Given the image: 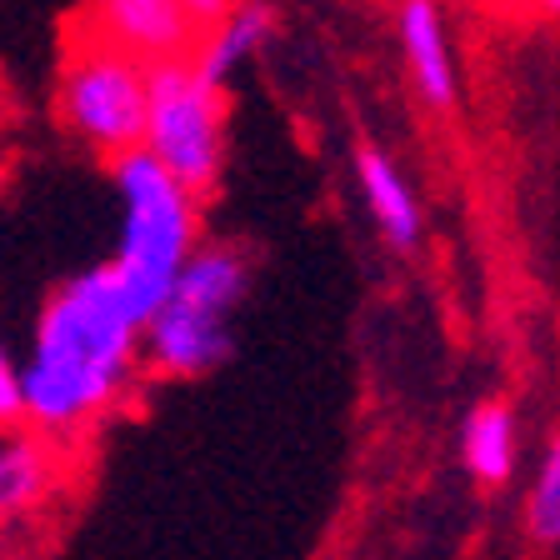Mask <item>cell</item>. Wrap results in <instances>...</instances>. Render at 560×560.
Masks as SVG:
<instances>
[{
	"label": "cell",
	"instance_id": "277c9868",
	"mask_svg": "<svg viewBox=\"0 0 560 560\" xmlns=\"http://www.w3.org/2000/svg\"><path fill=\"white\" fill-rule=\"evenodd\" d=\"M140 151L151 155L175 186L190 196H210L225 165V101L200 81L190 60H165L151 66L145 85V130Z\"/></svg>",
	"mask_w": 560,
	"mask_h": 560
},
{
	"label": "cell",
	"instance_id": "4fadbf2b",
	"mask_svg": "<svg viewBox=\"0 0 560 560\" xmlns=\"http://www.w3.org/2000/svg\"><path fill=\"white\" fill-rule=\"evenodd\" d=\"M15 425H21V371L0 340V431H15Z\"/></svg>",
	"mask_w": 560,
	"mask_h": 560
},
{
	"label": "cell",
	"instance_id": "7c38bea8",
	"mask_svg": "<svg viewBox=\"0 0 560 560\" xmlns=\"http://www.w3.org/2000/svg\"><path fill=\"white\" fill-rule=\"evenodd\" d=\"M530 536L540 546H560V431L540 451L536 490H530Z\"/></svg>",
	"mask_w": 560,
	"mask_h": 560
},
{
	"label": "cell",
	"instance_id": "3957f363",
	"mask_svg": "<svg viewBox=\"0 0 560 560\" xmlns=\"http://www.w3.org/2000/svg\"><path fill=\"white\" fill-rule=\"evenodd\" d=\"M116 196H120V231H116V256L105 266L116 270L120 295L145 326L171 295L190 250L200 245L196 196L186 186H175L145 151H130L116 161Z\"/></svg>",
	"mask_w": 560,
	"mask_h": 560
},
{
	"label": "cell",
	"instance_id": "6da1fadb",
	"mask_svg": "<svg viewBox=\"0 0 560 560\" xmlns=\"http://www.w3.org/2000/svg\"><path fill=\"white\" fill-rule=\"evenodd\" d=\"M140 365V320L110 266L66 276L35 315L21 371V425L60 441L126 396Z\"/></svg>",
	"mask_w": 560,
	"mask_h": 560
},
{
	"label": "cell",
	"instance_id": "9c48e42d",
	"mask_svg": "<svg viewBox=\"0 0 560 560\" xmlns=\"http://www.w3.org/2000/svg\"><path fill=\"white\" fill-rule=\"evenodd\" d=\"M270 31H276V15H270V5H260V0H250V5H235V11L225 15L221 25H210V31L200 35V46L190 50V70H196L210 91H225V81H231L235 70L250 66V60L266 50Z\"/></svg>",
	"mask_w": 560,
	"mask_h": 560
},
{
	"label": "cell",
	"instance_id": "5bb4252c",
	"mask_svg": "<svg viewBox=\"0 0 560 560\" xmlns=\"http://www.w3.org/2000/svg\"><path fill=\"white\" fill-rule=\"evenodd\" d=\"M540 15H550V21H560V0H530Z\"/></svg>",
	"mask_w": 560,
	"mask_h": 560
},
{
	"label": "cell",
	"instance_id": "52a82bcc",
	"mask_svg": "<svg viewBox=\"0 0 560 560\" xmlns=\"http://www.w3.org/2000/svg\"><path fill=\"white\" fill-rule=\"evenodd\" d=\"M400 31V56H406L410 85L431 110H451L455 105V56L451 35H445V15L435 0H400L396 15Z\"/></svg>",
	"mask_w": 560,
	"mask_h": 560
},
{
	"label": "cell",
	"instance_id": "30bf717a",
	"mask_svg": "<svg viewBox=\"0 0 560 560\" xmlns=\"http://www.w3.org/2000/svg\"><path fill=\"white\" fill-rule=\"evenodd\" d=\"M56 486V455L35 431H0V521L25 515Z\"/></svg>",
	"mask_w": 560,
	"mask_h": 560
},
{
	"label": "cell",
	"instance_id": "7a4b0ae2",
	"mask_svg": "<svg viewBox=\"0 0 560 560\" xmlns=\"http://www.w3.org/2000/svg\"><path fill=\"white\" fill-rule=\"evenodd\" d=\"M245 285H250V260L235 245H196L161 311L140 326V361L175 381L221 371L235 355L231 315L245 301Z\"/></svg>",
	"mask_w": 560,
	"mask_h": 560
},
{
	"label": "cell",
	"instance_id": "ba28073f",
	"mask_svg": "<svg viewBox=\"0 0 560 560\" xmlns=\"http://www.w3.org/2000/svg\"><path fill=\"white\" fill-rule=\"evenodd\" d=\"M355 186H361V200H365V210H371L375 231L385 235V245H390V250H416L420 231H425L420 196L410 190L400 165L390 161L381 145H371V140L355 145Z\"/></svg>",
	"mask_w": 560,
	"mask_h": 560
},
{
	"label": "cell",
	"instance_id": "8fae6325",
	"mask_svg": "<svg viewBox=\"0 0 560 560\" xmlns=\"http://www.w3.org/2000/svg\"><path fill=\"white\" fill-rule=\"evenodd\" d=\"M515 416L505 400H480L476 410L460 425V455H466V470L480 480V486H505L515 476Z\"/></svg>",
	"mask_w": 560,
	"mask_h": 560
},
{
	"label": "cell",
	"instance_id": "8992f818",
	"mask_svg": "<svg viewBox=\"0 0 560 560\" xmlns=\"http://www.w3.org/2000/svg\"><path fill=\"white\" fill-rule=\"evenodd\" d=\"M91 25L95 40L116 46L140 66L190 60V50L200 46L186 0H91Z\"/></svg>",
	"mask_w": 560,
	"mask_h": 560
},
{
	"label": "cell",
	"instance_id": "5b68a950",
	"mask_svg": "<svg viewBox=\"0 0 560 560\" xmlns=\"http://www.w3.org/2000/svg\"><path fill=\"white\" fill-rule=\"evenodd\" d=\"M145 85H151V66H140V60L120 56L116 46L85 35L81 46L66 56V66H60L56 120L81 145H91L95 155L120 161V155L140 151Z\"/></svg>",
	"mask_w": 560,
	"mask_h": 560
}]
</instances>
